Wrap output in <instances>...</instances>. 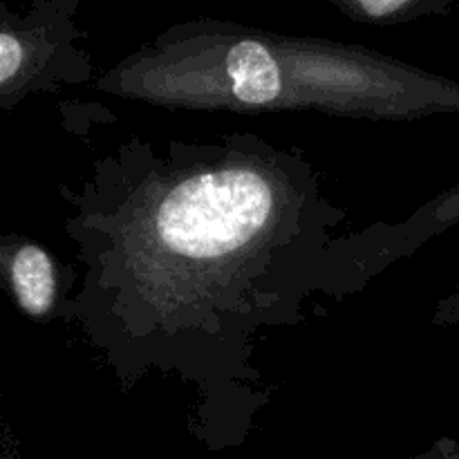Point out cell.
I'll return each mask as SVG.
<instances>
[{
  "mask_svg": "<svg viewBox=\"0 0 459 459\" xmlns=\"http://www.w3.org/2000/svg\"><path fill=\"white\" fill-rule=\"evenodd\" d=\"M65 200L85 278L61 312L124 381L160 370L204 394L255 379V332L303 318L343 220L307 160L254 134L133 142Z\"/></svg>",
  "mask_w": 459,
  "mask_h": 459,
  "instance_id": "6da1fadb",
  "label": "cell"
},
{
  "mask_svg": "<svg viewBox=\"0 0 459 459\" xmlns=\"http://www.w3.org/2000/svg\"><path fill=\"white\" fill-rule=\"evenodd\" d=\"M97 88L188 110H321L379 121L459 112V83L433 72L354 45L211 18L155 36Z\"/></svg>",
  "mask_w": 459,
  "mask_h": 459,
  "instance_id": "7a4b0ae2",
  "label": "cell"
},
{
  "mask_svg": "<svg viewBox=\"0 0 459 459\" xmlns=\"http://www.w3.org/2000/svg\"><path fill=\"white\" fill-rule=\"evenodd\" d=\"M74 9L76 3H36L27 13L12 16L3 4L0 97L4 110H12L27 94L90 79L92 63L74 48Z\"/></svg>",
  "mask_w": 459,
  "mask_h": 459,
  "instance_id": "3957f363",
  "label": "cell"
},
{
  "mask_svg": "<svg viewBox=\"0 0 459 459\" xmlns=\"http://www.w3.org/2000/svg\"><path fill=\"white\" fill-rule=\"evenodd\" d=\"M9 287L22 312L48 316L58 305V269L52 255L36 242L7 238L3 247Z\"/></svg>",
  "mask_w": 459,
  "mask_h": 459,
  "instance_id": "277c9868",
  "label": "cell"
},
{
  "mask_svg": "<svg viewBox=\"0 0 459 459\" xmlns=\"http://www.w3.org/2000/svg\"><path fill=\"white\" fill-rule=\"evenodd\" d=\"M345 16L366 25H399L429 13L451 12L446 0H332Z\"/></svg>",
  "mask_w": 459,
  "mask_h": 459,
  "instance_id": "5b68a950",
  "label": "cell"
},
{
  "mask_svg": "<svg viewBox=\"0 0 459 459\" xmlns=\"http://www.w3.org/2000/svg\"><path fill=\"white\" fill-rule=\"evenodd\" d=\"M437 321L444 323V325H455V323H459V287L451 299H446L439 305Z\"/></svg>",
  "mask_w": 459,
  "mask_h": 459,
  "instance_id": "8992f818",
  "label": "cell"
}]
</instances>
